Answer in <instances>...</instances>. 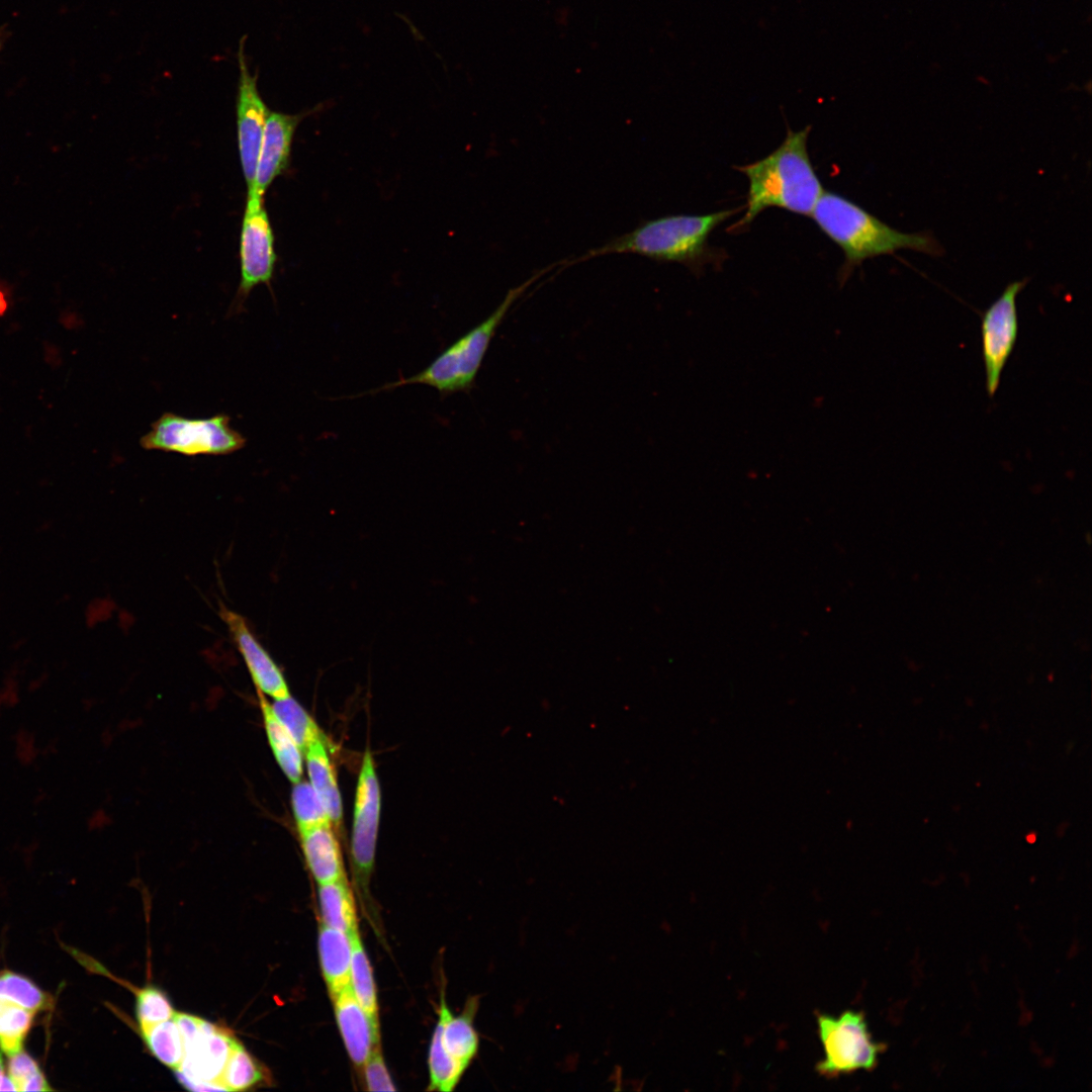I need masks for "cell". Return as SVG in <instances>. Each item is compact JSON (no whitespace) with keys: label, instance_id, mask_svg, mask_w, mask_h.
<instances>
[{"label":"cell","instance_id":"8992f818","mask_svg":"<svg viewBox=\"0 0 1092 1092\" xmlns=\"http://www.w3.org/2000/svg\"><path fill=\"white\" fill-rule=\"evenodd\" d=\"M817 1023L825 1055L816 1066L820 1075L834 1078L877 1066L885 1046L872 1038L862 1012L848 1010L838 1017L818 1014Z\"/></svg>","mask_w":1092,"mask_h":1092},{"label":"cell","instance_id":"3957f363","mask_svg":"<svg viewBox=\"0 0 1092 1092\" xmlns=\"http://www.w3.org/2000/svg\"><path fill=\"white\" fill-rule=\"evenodd\" d=\"M811 217L843 252L842 276L864 260L894 254L901 249L940 256L943 249L929 233H903L885 223L853 201L823 191Z\"/></svg>","mask_w":1092,"mask_h":1092},{"label":"cell","instance_id":"d6986e66","mask_svg":"<svg viewBox=\"0 0 1092 1092\" xmlns=\"http://www.w3.org/2000/svg\"><path fill=\"white\" fill-rule=\"evenodd\" d=\"M317 886L322 923L349 935L359 930L356 902L347 877Z\"/></svg>","mask_w":1092,"mask_h":1092},{"label":"cell","instance_id":"44dd1931","mask_svg":"<svg viewBox=\"0 0 1092 1092\" xmlns=\"http://www.w3.org/2000/svg\"><path fill=\"white\" fill-rule=\"evenodd\" d=\"M351 936L352 961L350 986L357 1001L367 1013L373 1024L379 1028V1014L376 985L367 952L361 940L359 930Z\"/></svg>","mask_w":1092,"mask_h":1092},{"label":"cell","instance_id":"f1b7e54d","mask_svg":"<svg viewBox=\"0 0 1092 1092\" xmlns=\"http://www.w3.org/2000/svg\"><path fill=\"white\" fill-rule=\"evenodd\" d=\"M135 1011L141 1030L171 1019L175 1014L166 994L155 987L138 992Z\"/></svg>","mask_w":1092,"mask_h":1092},{"label":"cell","instance_id":"52a82bcc","mask_svg":"<svg viewBox=\"0 0 1092 1092\" xmlns=\"http://www.w3.org/2000/svg\"><path fill=\"white\" fill-rule=\"evenodd\" d=\"M380 811V785L373 756L366 750L356 786L350 847L355 885L363 897L375 863Z\"/></svg>","mask_w":1092,"mask_h":1092},{"label":"cell","instance_id":"30bf717a","mask_svg":"<svg viewBox=\"0 0 1092 1092\" xmlns=\"http://www.w3.org/2000/svg\"><path fill=\"white\" fill-rule=\"evenodd\" d=\"M245 41L246 36H243L237 53L239 82L236 109L239 155L249 194L254 187L261 142L270 110L260 95L258 75L250 72Z\"/></svg>","mask_w":1092,"mask_h":1092},{"label":"cell","instance_id":"836d02e7","mask_svg":"<svg viewBox=\"0 0 1092 1092\" xmlns=\"http://www.w3.org/2000/svg\"><path fill=\"white\" fill-rule=\"evenodd\" d=\"M8 36H9V31L7 30V25L4 24V25H2L0 27V53L2 52L6 41L8 39Z\"/></svg>","mask_w":1092,"mask_h":1092},{"label":"cell","instance_id":"6da1fadb","mask_svg":"<svg viewBox=\"0 0 1092 1092\" xmlns=\"http://www.w3.org/2000/svg\"><path fill=\"white\" fill-rule=\"evenodd\" d=\"M810 127L788 130L784 142L769 155L737 167L749 181L746 211L736 226L749 224L768 207L810 215L824 189L807 150Z\"/></svg>","mask_w":1092,"mask_h":1092},{"label":"cell","instance_id":"f546056e","mask_svg":"<svg viewBox=\"0 0 1092 1092\" xmlns=\"http://www.w3.org/2000/svg\"><path fill=\"white\" fill-rule=\"evenodd\" d=\"M9 1058L7 1074L15 1091L52 1090L37 1063L23 1050Z\"/></svg>","mask_w":1092,"mask_h":1092},{"label":"cell","instance_id":"7402d4cb","mask_svg":"<svg viewBox=\"0 0 1092 1092\" xmlns=\"http://www.w3.org/2000/svg\"><path fill=\"white\" fill-rule=\"evenodd\" d=\"M142 1033L148 1049L162 1064L173 1069L181 1065L185 1045L173 1018L146 1028Z\"/></svg>","mask_w":1092,"mask_h":1092},{"label":"cell","instance_id":"cb8c5ba5","mask_svg":"<svg viewBox=\"0 0 1092 1092\" xmlns=\"http://www.w3.org/2000/svg\"><path fill=\"white\" fill-rule=\"evenodd\" d=\"M266 1078L258 1061L238 1041L234 1046L219 1082L226 1091L246 1090Z\"/></svg>","mask_w":1092,"mask_h":1092},{"label":"cell","instance_id":"5b68a950","mask_svg":"<svg viewBox=\"0 0 1092 1092\" xmlns=\"http://www.w3.org/2000/svg\"><path fill=\"white\" fill-rule=\"evenodd\" d=\"M146 450L173 452L185 456L228 455L241 450L246 438L231 426L224 414L190 419L164 413L140 440Z\"/></svg>","mask_w":1092,"mask_h":1092},{"label":"cell","instance_id":"4316f807","mask_svg":"<svg viewBox=\"0 0 1092 1092\" xmlns=\"http://www.w3.org/2000/svg\"><path fill=\"white\" fill-rule=\"evenodd\" d=\"M291 805L299 832L332 824L324 803L309 782L300 780L294 784Z\"/></svg>","mask_w":1092,"mask_h":1092},{"label":"cell","instance_id":"2e32d148","mask_svg":"<svg viewBox=\"0 0 1092 1092\" xmlns=\"http://www.w3.org/2000/svg\"><path fill=\"white\" fill-rule=\"evenodd\" d=\"M336 832L332 824L299 832L307 867L317 885L347 877Z\"/></svg>","mask_w":1092,"mask_h":1092},{"label":"cell","instance_id":"83f0119b","mask_svg":"<svg viewBox=\"0 0 1092 1092\" xmlns=\"http://www.w3.org/2000/svg\"><path fill=\"white\" fill-rule=\"evenodd\" d=\"M0 1001L21 1006L33 1013L49 1006V997L29 979L6 972L0 975Z\"/></svg>","mask_w":1092,"mask_h":1092},{"label":"cell","instance_id":"ac0fdd59","mask_svg":"<svg viewBox=\"0 0 1092 1092\" xmlns=\"http://www.w3.org/2000/svg\"><path fill=\"white\" fill-rule=\"evenodd\" d=\"M317 950L324 980L333 998L350 986L351 936L322 923L318 927Z\"/></svg>","mask_w":1092,"mask_h":1092},{"label":"cell","instance_id":"603a6c76","mask_svg":"<svg viewBox=\"0 0 1092 1092\" xmlns=\"http://www.w3.org/2000/svg\"><path fill=\"white\" fill-rule=\"evenodd\" d=\"M429 1090L450 1092L459 1083L466 1069L455 1061L441 1041L440 1024L437 1022L429 1050Z\"/></svg>","mask_w":1092,"mask_h":1092},{"label":"cell","instance_id":"ffe728a7","mask_svg":"<svg viewBox=\"0 0 1092 1092\" xmlns=\"http://www.w3.org/2000/svg\"><path fill=\"white\" fill-rule=\"evenodd\" d=\"M267 737L276 761L293 784L302 777V751L286 727L279 721L269 704L260 695Z\"/></svg>","mask_w":1092,"mask_h":1092},{"label":"cell","instance_id":"d4e9b609","mask_svg":"<svg viewBox=\"0 0 1092 1092\" xmlns=\"http://www.w3.org/2000/svg\"><path fill=\"white\" fill-rule=\"evenodd\" d=\"M34 1013L15 1004L0 1001V1051L8 1057L22 1051L32 1025Z\"/></svg>","mask_w":1092,"mask_h":1092},{"label":"cell","instance_id":"7a4b0ae2","mask_svg":"<svg viewBox=\"0 0 1092 1092\" xmlns=\"http://www.w3.org/2000/svg\"><path fill=\"white\" fill-rule=\"evenodd\" d=\"M737 209L708 214H670L643 220L632 231L614 237L584 254L556 263L562 268L610 254H635L657 262L680 263L695 272L711 257V233Z\"/></svg>","mask_w":1092,"mask_h":1092},{"label":"cell","instance_id":"4fadbf2b","mask_svg":"<svg viewBox=\"0 0 1092 1092\" xmlns=\"http://www.w3.org/2000/svg\"><path fill=\"white\" fill-rule=\"evenodd\" d=\"M219 616L226 624L261 694L274 700L289 697V689L281 669L253 635L245 619L224 606L220 607Z\"/></svg>","mask_w":1092,"mask_h":1092},{"label":"cell","instance_id":"d6a6232c","mask_svg":"<svg viewBox=\"0 0 1092 1092\" xmlns=\"http://www.w3.org/2000/svg\"><path fill=\"white\" fill-rule=\"evenodd\" d=\"M0 1091H15L8 1074L5 1072L2 1055L0 1053Z\"/></svg>","mask_w":1092,"mask_h":1092},{"label":"cell","instance_id":"1f68e13d","mask_svg":"<svg viewBox=\"0 0 1092 1092\" xmlns=\"http://www.w3.org/2000/svg\"><path fill=\"white\" fill-rule=\"evenodd\" d=\"M184 1040V1045L194 1039L200 1032L204 1020L186 1013H175L173 1016Z\"/></svg>","mask_w":1092,"mask_h":1092},{"label":"cell","instance_id":"9a60e30c","mask_svg":"<svg viewBox=\"0 0 1092 1092\" xmlns=\"http://www.w3.org/2000/svg\"><path fill=\"white\" fill-rule=\"evenodd\" d=\"M303 754L306 760L308 782L324 803L333 827L339 831L343 820L342 797L322 731L309 741Z\"/></svg>","mask_w":1092,"mask_h":1092},{"label":"cell","instance_id":"277c9868","mask_svg":"<svg viewBox=\"0 0 1092 1092\" xmlns=\"http://www.w3.org/2000/svg\"><path fill=\"white\" fill-rule=\"evenodd\" d=\"M552 268L553 265L540 270L522 284L511 288L487 318L457 339L422 371L408 377H400L359 395L375 394L408 384L431 386L437 389L441 396H448L459 391L468 392L474 386L489 344L512 305L533 283Z\"/></svg>","mask_w":1092,"mask_h":1092},{"label":"cell","instance_id":"4dcf8cb0","mask_svg":"<svg viewBox=\"0 0 1092 1092\" xmlns=\"http://www.w3.org/2000/svg\"><path fill=\"white\" fill-rule=\"evenodd\" d=\"M364 1082L368 1091H395L387 1070L380 1043L375 1045L363 1065Z\"/></svg>","mask_w":1092,"mask_h":1092},{"label":"cell","instance_id":"5bb4252c","mask_svg":"<svg viewBox=\"0 0 1092 1092\" xmlns=\"http://www.w3.org/2000/svg\"><path fill=\"white\" fill-rule=\"evenodd\" d=\"M336 1021L353 1064L362 1068L375 1045L380 1042L376 1027L354 996L351 986L333 998Z\"/></svg>","mask_w":1092,"mask_h":1092},{"label":"cell","instance_id":"ba28073f","mask_svg":"<svg viewBox=\"0 0 1092 1092\" xmlns=\"http://www.w3.org/2000/svg\"><path fill=\"white\" fill-rule=\"evenodd\" d=\"M1028 279L1009 283L981 316V347L990 397L997 392L1001 375L1018 337L1016 299Z\"/></svg>","mask_w":1092,"mask_h":1092},{"label":"cell","instance_id":"7c38bea8","mask_svg":"<svg viewBox=\"0 0 1092 1092\" xmlns=\"http://www.w3.org/2000/svg\"><path fill=\"white\" fill-rule=\"evenodd\" d=\"M303 116L270 111L261 142L254 187L247 200H263L272 182L286 169L293 134Z\"/></svg>","mask_w":1092,"mask_h":1092},{"label":"cell","instance_id":"e0dca14e","mask_svg":"<svg viewBox=\"0 0 1092 1092\" xmlns=\"http://www.w3.org/2000/svg\"><path fill=\"white\" fill-rule=\"evenodd\" d=\"M477 1010L476 998H470L462 1014L454 1015L441 997L439 1019L441 1041L447 1053L467 1069L478 1053L479 1039L473 1025Z\"/></svg>","mask_w":1092,"mask_h":1092},{"label":"cell","instance_id":"484cf974","mask_svg":"<svg viewBox=\"0 0 1092 1092\" xmlns=\"http://www.w3.org/2000/svg\"><path fill=\"white\" fill-rule=\"evenodd\" d=\"M271 707L303 753L309 741L322 731L317 724L291 696L274 700Z\"/></svg>","mask_w":1092,"mask_h":1092},{"label":"cell","instance_id":"9c48e42d","mask_svg":"<svg viewBox=\"0 0 1092 1092\" xmlns=\"http://www.w3.org/2000/svg\"><path fill=\"white\" fill-rule=\"evenodd\" d=\"M275 263L274 235L263 200H247L240 236L241 281L234 310H241L256 286L270 285Z\"/></svg>","mask_w":1092,"mask_h":1092},{"label":"cell","instance_id":"8fae6325","mask_svg":"<svg viewBox=\"0 0 1092 1092\" xmlns=\"http://www.w3.org/2000/svg\"><path fill=\"white\" fill-rule=\"evenodd\" d=\"M228 1030L204 1020L199 1034L185 1044L181 1065L175 1069L178 1081L219 1082L229 1057L237 1043Z\"/></svg>","mask_w":1092,"mask_h":1092}]
</instances>
